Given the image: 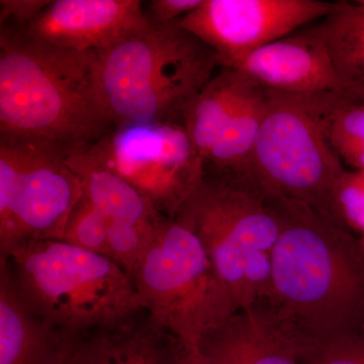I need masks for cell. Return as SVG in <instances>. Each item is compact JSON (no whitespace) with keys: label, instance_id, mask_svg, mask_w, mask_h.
<instances>
[{"label":"cell","instance_id":"cell-4","mask_svg":"<svg viewBox=\"0 0 364 364\" xmlns=\"http://www.w3.org/2000/svg\"><path fill=\"white\" fill-rule=\"evenodd\" d=\"M0 258L26 308L56 329L79 334L144 311L128 273L104 255L45 240L23 244Z\"/></svg>","mask_w":364,"mask_h":364},{"label":"cell","instance_id":"cell-18","mask_svg":"<svg viewBox=\"0 0 364 364\" xmlns=\"http://www.w3.org/2000/svg\"><path fill=\"white\" fill-rule=\"evenodd\" d=\"M267 102V90L251 81L205 158V171L247 168L259 136Z\"/></svg>","mask_w":364,"mask_h":364},{"label":"cell","instance_id":"cell-20","mask_svg":"<svg viewBox=\"0 0 364 364\" xmlns=\"http://www.w3.org/2000/svg\"><path fill=\"white\" fill-rule=\"evenodd\" d=\"M109 220L85 195L72 210L62 240L107 257Z\"/></svg>","mask_w":364,"mask_h":364},{"label":"cell","instance_id":"cell-16","mask_svg":"<svg viewBox=\"0 0 364 364\" xmlns=\"http://www.w3.org/2000/svg\"><path fill=\"white\" fill-rule=\"evenodd\" d=\"M58 333L26 308L0 258V364H44Z\"/></svg>","mask_w":364,"mask_h":364},{"label":"cell","instance_id":"cell-26","mask_svg":"<svg viewBox=\"0 0 364 364\" xmlns=\"http://www.w3.org/2000/svg\"><path fill=\"white\" fill-rule=\"evenodd\" d=\"M49 0H1L0 26L26 28L51 4Z\"/></svg>","mask_w":364,"mask_h":364},{"label":"cell","instance_id":"cell-17","mask_svg":"<svg viewBox=\"0 0 364 364\" xmlns=\"http://www.w3.org/2000/svg\"><path fill=\"white\" fill-rule=\"evenodd\" d=\"M250 83L240 72L221 67L186 107L181 123L203 164Z\"/></svg>","mask_w":364,"mask_h":364},{"label":"cell","instance_id":"cell-8","mask_svg":"<svg viewBox=\"0 0 364 364\" xmlns=\"http://www.w3.org/2000/svg\"><path fill=\"white\" fill-rule=\"evenodd\" d=\"M66 154L47 144L0 135L1 254L31 242L62 240L83 196Z\"/></svg>","mask_w":364,"mask_h":364},{"label":"cell","instance_id":"cell-27","mask_svg":"<svg viewBox=\"0 0 364 364\" xmlns=\"http://www.w3.org/2000/svg\"><path fill=\"white\" fill-rule=\"evenodd\" d=\"M74 334L75 333L59 330L56 344L45 364H80L74 355Z\"/></svg>","mask_w":364,"mask_h":364},{"label":"cell","instance_id":"cell-7","mask_svg":"<svg viewBox=\"0 0 364 364\" xmlns=\"http://www.w3.org/2000/svg\"><path fill=\"white\" fill-rule=\"evenodd\" d=\"M132 280L144 311L184 351L196 352L208 331L238 311L202 243L169 218L163 220Z\"/></svg>","mask_w":364,"mask_h":364},{"label":"cell","instance_id":"cell-24","mask_svg":"<svg viewBox=\"0 0 364 364\" xmlns=\"http://www.w3.org/2000/svg\"><path fill=\"white\" fill-rule=\"evenodd\" d=\"M340 93L364 105V41L327 50Z\"/></svg>","mask_w":364,"mask_h":364},{"label":"cell","instance_id":"cell-3","mask_svg":"<svg viewBox=\"0 0 364 364\" xmlns=\"http://www.w3.org/2000/svg\"><path fill=\"white\" fill-rule=\"evenodd\" d=\"M95 54L98 95L116 128L181 123L221 68L217 54L176 21L148 26Z\"/></svg>","mask_w":364,"mask_h":364},{"label":"cell","instance_id":"cell-14","mask_svg":"<svg viewBox=\"0 0 364 364\" xmlns=\"http://www.w3.org/2000/svg\"><path fill=\"white\" fill-rule=\"evenodd\" d=\"M181 345L143 311L119 324L74 334L80 364H179Z\"/></svg>","mask_w":364,"mask_h":364},{"label":"cell","instance_id":"cell-5","mask_svg":"<svg viewBox=\"0 0 364 364\" xmlns=\"http://www.w3.org/2000/svg\"><path fill=\"white\" fill-rule=\"evenodd\" d=\"M173 220L202 243L237 310L267 299L280 221L246 170L205 171Z\"/></svg>","mask_w":364,"mask_h":364},{"label":"cell","instance_id":"cell-12","mask_svg":"<svg viewBox=\"0 0 364 364\" xmlns=\"http://www.w3.org/2000/svg\"><path fill=\"white\" fill-rule=\"evenodd\" d=\"M193 353L200 364H303L304 344L259 303L213 328Z\"/></svg>","mask_w":364,"mask_h":364},{"label":"cell","instance_id":"cell-29","mask_svg":"<svg viewBox=\"0 0 364 364\" xmlns=\"http://www.w3.org/2000/svg\"><path fill=\"white\" fill-rule=\"evenodd\" d=\"M359 241H360L361 246H363L364 250V234L361 235L360 237H358Z\"/></svg>","mask_w":364,"mask_h":364},{"label":"cell","instance_id":"cell-23","mask_svg":"<svg viewBox=\"0 0 364 364\" xmlns=\"http://www.w3.org/2000/svg\"><path fill=\"white\" fill-rule=\"evenodd\" d=\"M303 364H364V329L306 345Z\"/></svg>","mask_w":364,"mask_h":364},{"label":"cell","instance_id":"cell-11","mask_svg":"<svg viewBox=\"0 0 364 364\" xmlns=\"http://www.w3.org/2000/svg\"><path fill=\"white\" fill-rule=\"evenodd\" d=\"M150 26L140 0H55L21 28L57 47L97 52Z\"/></svg>","mask_w":364,"mask_h":364},{"label":"cell","instance_id":"cell-25","mask_svg":"<svg viewBox=\"0 0 364 364\" xmlns=\"http://www.w3.org/2000/svg\"><path fill=\"white\" fill-rule=\"evenodd\" d=\"M202 4L203 0H152L144 14L151 26H167L196 11Z\"/></svg>","mask_w":364,"mask_h":364},{"label":"cell","instance_id":"cell-2","mask_svg":"<svg viewBox=\"0 0 364 364\" xmlns=\"http://www.w3.org/2000/svg\"><path fill=\"white\" fill-rule=\"evenodd\" d=\"M95 52L64 49L23 28L0 26V135L63 152L116 129L98 95Z\"/></svg>","mask_w":364,"mask_h":364},{"label":"cell","instance_id":"cell-22","mask_svg":"<svg viewBox=\"0 0 364 364\" xmlns=\"http://www.w3.org/2000/svg\"><path fill=\"white\" fill-rule=\"evenodd\" d=\"M160 225L157 227H136L109 222L107 257L123 268L132 279L139 261L142 259L156 236Z\"/></svg>","mask_w":364,"mask_h":364},{"label":"cell","instance_id":"cell-21","mask_svg":"<svg viewBox=\"0 0 364 364\" xmlns=\"http://www.w3.org/2000/svg\"><path fill=\"white\" fill-rule=\"evenodd\" d=\"M330 221L351 233L364 234V170L344 172L333 191Z\"/></svg>","mask_w":364,"mask_h":364},{"label":"cell","instance_id":"cell-1","mask_svg":"<svg viewBox=\"0 0 364 364\" xmlns=\"http://www.w3.org/2000/svg\"><path fill=\"white\" fill-rule=\"evenodd\" d=\"M280 232L267 304L304 346L364 329V250L358 237L304 203L267 196Z\"/></svg>","mask_w":364,"mask_h":364},{"label":"cell","instance_id":"cell-28","mask_svg":"<svg viewBox=\"0 0 364 364\" xmlns=\"http://www.w3.org/2000/svg\"><path fill=\"white\" fill-rule=\"evenodd\" d=\"M179 364H200V363H198V358H196V353L184 351L181 346V350H179Z\"/></svg>","mask_w":364,"mask_h":364},{"label":"cell","instance_id":"cell-10","mask_svg":"<svg viewBox=\"0 0 364 364\" xmlns=\"http://www.w3.org/2000/svg\"><path fill=\"white\" fill-rule=\"evenodd\" d=\"M335 4L321 0H203L176 23L208 45L221 67H229L321 20Z\"/></svg>","mask_w":364,"mask_h":364},{"label":"cell","instance_id":"cell-19","mask_svg":"<svg viewBox=\"0 0 364 364\" xmlns=\"http://www.w3.org/2000/svg\"><path fill=\"white\" fill-rule=\"evenodd\" d=\"M329 141L340 160L364 170V105L340 95L333 111Z\"/></svg>","mask_w":364,"mask_h":364},{"label":"cell","instance_id":"cell-15","mask_svg":"<svg viewBox=\"0 0 364 364\" xmlns=\"http://www.w3.org/2000/svg\"><path fill=\"white\" fill-rule=\"evenodd\" d=\"M65 161L80 179L83 195L109 222L157 227L166 218L128 182L93 160L85 148L66 154Z\"/></svg>","mask_w":364,"mask_h":364},{"label":"cell","instance_id":"cell-6","mask_svg":"<svg viewBox=\"0 0 364 364\" xmlns=\"http://www.w3.org/2000/svg\"><path fill=\"white\" fill-rule=\"evenodd\" d=\"M267 90V109L246 171L265 195L304 203L329 220L333 191L346 171L329 141L341 93Z\"/></svg>","mask_w":364,"mask_h":364},{"label":"cell","instance_id":"cell-13","mask_svg":"<svg viewBox=\"0 0 364 364\" xmlns=\"http://www.w3.org/2000/svg\"><path fill=\"white\" fill-rule=\"evenodd\" d=\"M227 68L240 72L265 90L340 93L338 80L324 46L301 28L249 53Z\"/></svg>","mask_w":364,"mask_h":364},{"label":"cell","instance_id":"cell-9","mask_svg":"<svg viewBox=\"0 0 364 364\" xmlns=\"http://www.w3.org/2000/svg\"><path fill=\"white\" fill-rule=\"evenodd\" d=\"M85 150L169 219L205 174L203 160L181 123L126 124Z\"/></svg>","mask_w":364,"mask_h":364}]
</instances>
